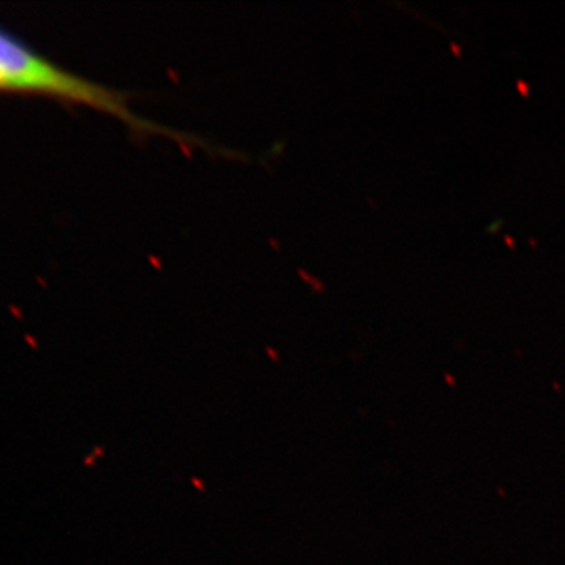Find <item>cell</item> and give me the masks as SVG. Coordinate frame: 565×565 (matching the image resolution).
I'll return each instance as SVG.
<instances>
[{"label":"cell","instance_id":"1","mask_svg":"<svg viewBox=\"0 0 565 565\" xmlns=\"http://www.w3.org/2000/svg\"><path fill=\"white\" fill-rule=\"evenodd\" d=\"M0 93L43 96L74 106L90 107L126 122L139 136H167L178 143L203 145V140L145 120L129 109V93L77 76L43 57L11 33L0 29Z\"/></svg>","mask_w":565,"mask_h":565}]
</instances>
